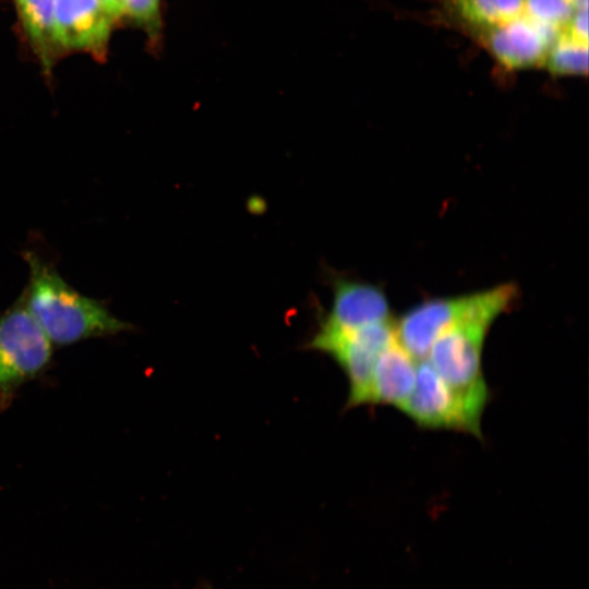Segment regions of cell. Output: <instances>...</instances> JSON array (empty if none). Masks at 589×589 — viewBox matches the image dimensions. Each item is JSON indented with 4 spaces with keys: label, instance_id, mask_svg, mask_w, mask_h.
<instances>
[{
    "label": "cell",
    "instance_id": "1",
    "mask_svg": "<svg viewBox=\"0 0 589 589\" xmlns=\"http://www.w3.org/2000/svg\"><path fill=\"white\" fill-rule=\"evenodd\" d=\"M29 281L25 304L49 341L69 346L86 339L112 336L132 326L100 301L82 294L41 256L25 252Z\"/></svg>",
    "mask_w": 589,
    "mask_h": 589
},
{
    "label": "cell",
    "instance_id": "2",
    "mask_svg": "<svg viewBox=\"0 0 589 589\" xmlns=\"http://www.w3.org/2000/svg\"><path fill=\"white\" fill-rule=\"evenodd\" d=\"M516 297V287L505 284L472 294L424 301L394 323L396 339L417 360H424L444 332L474 316L498 317Z\"/></svg>",
    "mask_w": 589,
    "mask_h": 589
},
{
    "label": "cell",
    "instance_id": "3",
    "mask_svg": "<svg viewBox=\"0 0 589 589\" xmlns=\"http://www.w3.org/2000/svg\"><path fill=\"white\" fill-rule=\"evenodd\" d=\"M496 318L480 315L450 327L436 338L425 358L479 420L489 398L482 352L485 337Z\"/></svg>",
    "mask_w": 589,
    "mask_h": 589
},
{
    "label": "cell",
    "instance_id": "4",
    "mask_svg": "<svg viewBox=\"0 0 589 589\" xmlns=\"http://www.w3.org/2000/svg\"><path fill=\"white\" fill-rule=\"evenodd\" d=\"M396 338L394 322L341 330L317 322L305 348L328 354L349 383L346 409L370 404L371 383L381 352Z\"/></svg>",
    "mask_w": 589,
    "mask_h": 589
},
{
    "label": "cell",
    "instance_id": "5",
    "mask_svg": "<svg viewBox=\"0 0 589 589\" xmlns=\"http://www.w3.org/2000/svg\"><path fill=\"white\" fill-rule=\"evenodd\" d=\"M52 344L28 311L23 296L0 315V396L46 371Z\"/></svg>",
    "mask_w": 589,
    "mask_h": 589
},
{
    "label": "cell",
    "instance_id": "6",
    "mask_svg": "<svg viewBox=\"0 0 589 589\" xmlns=\"http://www.w3.org/2000/svg\"><path fill=\"white\" fill-rule=\"evenodd\" d=\"M400 411L424 429L455 430L482 436L481 420L470 412L425 359L419 361L414 387Z\"/></svg>",
    "mask_w": 589,
    "mask_h": 589
},
{
    "label": "cell",
    "instance_id": "7",
    "mask_svg": "<svg viewBox=\"0 0 589 589\" xmlns=\"http://www.w3.org/2000/svg\"><path fill=\"white\" fill-rule=\"evenodd\" d=\"M558 33L560 29L541 24L524 12L477 37L504 68L522 70L543 64Z\"/></svg>",
    "mask_w": 589,
    "mask_h": 589
},
{
    "label": "cell",
    "instance_id": "8",
    "mask_svg": "<svg viewBox=\"0 0 589 589\" xmlns=\"http://www.w3.org/2000/svg\"><path fill=\"white\" fill-rule=\"evenodd\" d=\"M116 19L99 0H55V32L59 47L101 56Z\"/></svg>",
    "mask_w": 589,
    "mask_h": 589
},
{
    "label": "cell",
    "instance_id": "9",
    "mask_svg": "<svg viewBox=\"0 0 589 589\" xmlns=\"http://www.w3.org/2000/svg\"><path fill=\"white\" fill-rule=\"evenodd\" d=\"M332 291L330 309L318 313L317 322L336 329L352 330L392 321L385 293L373 285L333 277Z\"/></svg>",
    "mask_w": 589,
    "mask_h": 589
},
{
    "label": "cell",
    "instance_id": "10",
    "mask_svg": "<svg viewBox=\"0 0 589 589\" xmlns=\"http://www.w3.org/2000/svg\"><path fill=\"white\" fill-rule=\"evenodd\" d=\"M418 364L419 360L395 338L375 363L370 404L390 405L400 410L414 387Z\"/></svg>",
    "mask_w": 589,
    "mask_h": 589
},
{
    "label": "cell",
    "instance_id": "11",
    "mask_svg": "<svg viewBox=\"0 0 589 589\" xmlns=\"http://www.w3.org/2000/svg\"><path fill=\"white\" fill-rule=\"evenodd\" d=\"M447 15L470 34L479 35L525 12V0H443Z\"/></svg>",
    "mask_w": 589,
    "mask_h": 589
},
{
    "label": "cell",
    "instance_id": "12",
    "mask_svg": "<svg viewBox=\"0 0 589 589\" xmlns=\"http://www.w3.org/2000/svg\"><path fill=\"white\" fill-rule=\"evenodd\" d=\"M14 1L26 35L48 67L59 48L55 32V0Z\"/></svg>",
    "mask_w": 589,
    "mask_h": 589
},
{
    "label": "cell",
    "instance_id": "13",
    "mask_svg": "<svg viewBox=\"0 0 589 589\" xmlns=\"http://www.w3.org/2000/svg\"><path fill=\"white\" fill-rule=\"evenodd\" d=\"M553 75H581L588 72V43L560 31L543 62Z\"/></svg>",
    "mask_w": 589,
    "mask_h": 589
},
{
    "label": "cell",
    "instance_id": "14",
    "mask_svg": "<svg viewBox=\"0 0 589 589\" xmlns=\"http://www.w3.org/2000/svg\"><path fill=\"white\" fill-rule=\"evenodd\" d=\"M576 10L570 0H525V13L529 17L560 31Z\"/></svg>",
    "mask_w": 589,
    "mask_h": 589
},
{
    "label": "cell",
    "instance_id": "15",
    "mask_svg": "<svg viewBox=\"0 0 589 589\" xmlns=\"http://www.w3.org/2000/svg\"><path fill=\"white\" fill-rule=\"evenodd\" d=\"M122 11L149 34L159 29V0H122Z\"/></svg>",
    "mask_w": 589,
    "mask_h": 589
},
{
    "label": "cell",
    "instance_id": "16",
    "mask_svg": "<svg viewBox=\"0 0 589 589\" xmlns=\"http://www.w3.org/2000/svg\"><path fill=\"white\" fill-rule=\"evenodd\" d=\"M104 8L117 20L123 15L122 0H99Z\"/></svg>",
    "mask_w": 589,
    "mask_h": 589
},
{
    "label": "cell",
    "instance_id": "17",
    "mask_svg": "<svg viewBox=\"0 0 589 589\" xmlns=\"http://www.w3.org/2000/svg\"><path fill=\"white\" fill-rule=\"evenodd\" d=\"M577 9L588 8V0H570Z\"/></svg>",
    "mask_w": 589,
    "mask_h": 589
}]
</instances>
